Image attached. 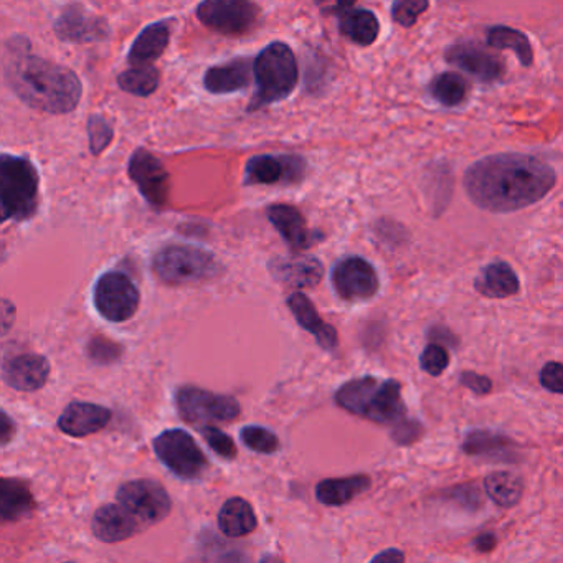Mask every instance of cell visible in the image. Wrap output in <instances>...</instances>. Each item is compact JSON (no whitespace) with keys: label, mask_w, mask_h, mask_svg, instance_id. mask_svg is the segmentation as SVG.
<instances>
[{"label":"cell","mask_w":563,"mask_h":563,"mask_svg":"<svg viewBox=\"0 0 563 563\" xmlns=\"http://www.w3.org/2000/svg\"><path fill=\"white\" fill-rule=\"evenodd\" d=\"M555 184L552 166L520 153L483 157L471 164L463 177L471 202L493 213L527 209L549 196Z\"/></svg>","instance_id":"6da1fadb"},{"label":"cell","mask_w":563,"mask_h":563,"mask_svg":"<svg viewBox=\"0 0 563 563\" xmlns=\"http://www.w3.org/2000/svg\"><path fill=\"white\" fill-rule=\"evenodd\" d=\"M4 80L22 103L55 117L77 110L84 97L78 75L57 62L35 55L31 41L25 37L5 42Z\"/></svg>","instance_id":"7a4b0ae2"},{"label":"cell","mask_w":563,"mask_h":563,"mask_svg":"<svg viewBox=\"0 0 563 563\" xmlns=\"http://www.w3.org/2000/svg\"><path fill=\"white\" fill-rule=\"evenodd\" d=\"M338 407L378 424H397L407 415L400 382L361 377L345 382L334 397Z\"/></svg>","instance_id":"3957f363"},{"label":"cell","mask_w":563,"mask_h":563,"mask_svg":"<svg viewBox=\"0 0 563 563\" xmlns=\"http://www.w3.org/2000/svg\"><path fill=\"white\" fill-rule=\"evenodd\" d=\"M255 97L250 101L249 113L263 110L286 100L298 87L299 67L295 52L285 42L266 45L253 60Z\"/></svg>","instance_id":"277c9868"},{"label":"cell","mask_w":563,"mask_h":563,"mask_svg":"<svg viewBox=\"0 0 563 563\" xmlns=\"http://www.w3.org/2000/svg\"><path fill=\"white\" fill-rule=\"evenodd\" d=\"M41 176L29 157L0 156V200L4 222H25L35 217L41 202Z\"/></svg>","instance_id":"5b68a950"},{"label":"cell","mask_w":563,"mask_h":563,"mask_svg":"<svg viewBox=\"0 0 563 563\" xmlns=\"http://www.w3.org/2000/svg\"><path fill=\"white\" fill-rule=\"evenodd\" d=\"M153 272L164 285H192L216 278L222 273V265L207 250L169 245L154 255Z\"/></svg>","instance_id":"8992f818"},{"label":"cell","mask_w":563,"mask_h":563,"mask_svg":"<svg viewBox=\"0 0 563 563\" xmlns=\"http://www.w3.org/2000/svg\"><path fill=\"white\" fill-rule=\"evenodd\" d=\"M154 453L161 463L184 481L202 479L210 463L192 434L180 428L163 431L154 438Z\"/></svg>","instance_id":"52a82bcc"},{"label":"cell","mask_w":563,"mask_h":563,"mask_svg":"<svg viewBox=\"0 0 563 563\" xmlns=\"http://www.w3.org/2000/svg\"><path fill=\"white\" fill-rule=\"evenodd\" d=\"M196 15L209 31L240 37L256 27L260 8L255 0H202L197 5Z\"/></svg>","instance_id":"ba28073f"},{"label":"cell","mask_w":563,"mask_h":563,"mask_svg":"<svg viewBox=\"0 0 563 563\" xmlns=\"http://www.w3.org/2000/svg\"><path fill=\"white\" fill-rule=\"evenodd\" d=\"M177 410L187 423L203 427L230 423L242 413L239 401L229 395H217L196 385L180 387L176 394Z\"/></svg>","instance_id":"9c48e42d"},{"label":"cell","mask_w":563,"mask_h":563,"mask_svg":"<svg viewBox=\"0 0 563 563\" xmlns=\"http://www.w3.org/2000/svg\"><path fill=\"white\" fill-rule=\"evenodd\" d=\"M93 302L101 318L110 322H126L140 309V289L124 273L108 272L95 285Z\"/></svg>","instance_id":"30bf717a"},{"label":"cell","mask_w":563,"mask_h":563,"mask_svg":"<svg viewBox=\"0 0 563 563\" xmlns=\"http://www.w3.org/2000/svg\"><path fill=\"white\" fill-rule=\"evenodd\" d=\"M118 503L123 504L144 527L163 522L173 509L166 487L156 479H134L121 484Z\"/></svg>","instance_id":"8fae6325"},{"label":"cell","mask_w":563,"mask_h":563,"mask_svg":"<svg viewBox=\"0 0 563 563\" xmlns=\"http://www.w3.org/2000/svg\"><path fill=\"white\" fill-rule=\"evenodd\" d=\"M308 163L298 154H260L245 166V186H298L305 180Z\"/></svg>","instance_id":"7c38bea8"},{"label":"cell","mask_w":563,"mask_h":563,"mask_svg":"<svg viewBox=\"0 0 563 563\" xmlns=\"http://www.w3.org/2000/svg\"><path fill=\"white\" fill-rule=\"evenodd\" d=\"M128 174L150 206L163 209L169 202L170 176L163 161L146 147H137L128 163Z\"/></svg>","instance_id":"4fadbf2b"},{"label":"cell","mask_w":563,"mask_h":563,"mask_svg":"<svg viewBox=\"0 0 563 563\" xmlns=\"http://www.w3.org/2000/svg\"><path fill=\"white\" fill-rule=\"evenodd\" d=\"M331 282L344 301H367L377 295L380 286L374 266L361 256L341 260L332 269Z\"/></svg>","instance_id":"5bb4252c"},{"label":"cell","mask_w":563,"mask_h":563,"mask_svg":"<svg viewBox=\"0 0 563 563\" xmlns=\"http://www.w3.org/2000/svg\"><path fill=\"white\" fill-rule=\"evenodd\" d=\"M54 32L62 42L68 44H93L110 37L107 19L93 14L81 4H70L54 22Z\"/></svg>","instance_id":"9a60e30c"},{"label":"cell","mask_w":563,"mask_h":563,"mask_svg":"<svg viewBox=\"0 0 563 563\" xmlns=\"http://www.w3.org/2000/svg\"><path fill=\"white\" fill-rule=\"evenodd\" d=\"M444 60L483 84H496L506 77V64L503 58L489 54L486 48L474 42L451 45L444 52Z\"/></svg>","instance_id":"2e32d148"},{"label":"cell","mask_w":563,"mask_h":563,"mask_svg":"<svg viewBox=\"0 0 563 563\" xmlns=\"http://www.w3.org/2000/svg\"><path fill=\"white\" fill-rule=\"evenodd\" d=\"M266 217L295 253L305 252L325 239L324 233L309 229L305 216L288 203L269 206L266 209Z\"/></svg>","instance_id":"e0dca14e"},{"label":"cell","mask_w":563,"mask_h":563,"mask_svg":"<svg viewBox=\"0 0 563 563\" xmlns=\"http://www.w3.org/2000/svg\"><path fill=\"white\" fill-rule=\"evenodd\" d=\"M51 377V362L41 354L12 355L2 365L5 385L18 391H37L45 387Z\"/></svg>","instance_id":"ac0fdd59"},{"label":"cell","mask_w":563,"mask_h":563,"mask_svg":"<svg viewBox=\"0 0 563 563\" xmlns=\"http://www.w3.org/2000/svg\"><path fill=\"white\" fill-rule=\"evenodd\" d=\"M95 537L104 543H118L144 530L137 517L121 503L107 504L95 512L91 522Z\"/></svg>","instance_id":"d6986e66"},{"label":"cell","mask_w":563,"mask_h":563,"mask_svg":"<svg viewBox=\"0 0 563 563\" xmlns=\"http://www.w3.org/2000/svg\"><path fill=\"white\" fill-rule=\"evenodd\" d=\"M463 451L467 456H477L490 463L516 464L522 460L517 441L489 430L471 431L464 438Z\"/></svg>","instance_id":"ffe728a7"},{"label":"cell","mask_w":563,"mask_h":563,"mask_svg":"<svg viewBox=\"0 0 563 563\" xmlns=\"http://www.w3.org/2000/svg\"><path fill=\"white\" fill-rule=\"evenodd\" d=\"M253 60L236 57L223 64L213 65L203 75V88L210 95H232L246 90L252 84Z\"/></svg>","instance_id":"44dd1931"},{"label":"cell","mask_w":563,"mask_h":563,"mask_svg":"<svg viewBox=\"0 0 563 563\" xmlns=\"http://www.w3.org/2000/svg\"><path fill=\"white\" fill-rule=\"evenodd\" d=\"M111 417V410L101 405L74 401L58 418V428L68 437L87 438L103 430Z\"/></svg>","instance_id":"7402d4cb"},{"label":"cell","mask_w":563,"mask_h":563,"mask_svg":"<svg viewBox=\"0 0 563 563\" xmlns=\"http://www.w3.org/2000/svg\"><path fill=\"white\" fill-rule=\"evenodd\" d=\"M268 269L276 282L292 288H314L324 276V266L314 256L275 258L269 263Z\"/></svg>","instance_id":"603a6c76"},{"label":"cell","mask_w":563,"mask_h":563,"mask_svg":"<svg viewBox=\"0 0 563 563\" xmlns=\"http://www.w3.org/2000/svg\"><path fill=\"white\" fill-rule=\"evenodd\" d=\"M289 311L295 316L296 322L309 334L314 335L316 342L324 351H334L339 345V335L334 325L325 322L319 316L318 309L305 292H292L288 298Z\"/></svg>","instance_id":"cb8c5ba5"},{"label":"cell","mask_w":563,"mask_h":563,"mask_svg":"<svg viewBox=\"0 0 563 563\" xmlns=\"http://www.w3.org/2000/svg\"><path fill=\"white\" fill-rule=\"evenodd\" d=\"M170 21L154 22L143 29L140 35L134 38L130 52H128V64L153 65L163 57L164 52L169 47Z\"/></svg>","instance_id":"d4e9b609"},{"label":"cell","mask_w":563,"mask_h":563,"mask_svg":"<svg viewBox=\"0 0 563 563\" xmlns=\"http://www.w3.org/2000/svg\"><path fill=\"white\" fill-rule=\"evenodd\" d=\"M338 21L339 32L358 47H371L380 35V22L377 15L367 9L352 5L338 15Z\"/></svg>","instance_id":"484cf974"},{"label":"cell","mask_w":563,"mask_h":563,"mask_svg":"<svg viewBox=\"0 0 563 563\" xmlns=\"http://www.w3.org/2000/svg\"><path fill=\"white\" fill-rule=\"evenodd\" d=\"M35 509L31 486L18 477H2L0 481V517L2 522H18Z\"/></svg>","instance_id":"4316f807"},{"label":"cell","mask_w":563,"mask_h":563,"mask_svg":"<svg viewBox=\"0 0 563 563\" xmlns=\"http://www.w3.org/2000/svg\"><path fill=\"white\" fill-rule=\"evenodd\" d=\"M474 286L486 298H510L520 291L519 276L506 262H494L483 268Z\"/></svg>","instance_id":"83f0119b"},{"label":"cell","mask_w":563,"mask_h":563,"mask_svg":"<svg viewBox=\"0 0 563 563\" xmlns=\"http://www.w3.org/2000/svg\"><path fill=\"white\" fill-rule=\"evenodd\" d=\"M367 474H354L347 477H329L316 486V497L324 506H344L354 500L358 494L371 487Z\"/></svg>","instance_id":"f1b7e54d"},{"label":"cell","mask_w":563,"mask_h":563,"mask_svg":"<svg viewBox=\"0 0 563 563\" xmlns=\"http://www.w3.org/2000/svg\"><path fill=\"white\" fill-rule=\"evenodd\" d=\"M258 526L252 504L243 497H230L219 512V529L227 537H245Z\"/></svg>","instance_id":"f546056e"},{"label":"cell","mask_w":563,"mask_h":563,"mask_svg":"<svg viewBox=\"0 0 563 563\" xmlns=\"http://www.w3.org/2000/svg\"><path fill=\"white\" fill-rule=\"evenodd\" d=\"M486 41L490 48L514 52L523 67H532L533 48L523 32L506 27V25H496V27L487 29Z\"/></svg>","instance_id":"4dcf8cb0"},{"label":"cell","mask_w":563,"mask_h":563,"mask_svg":"<svg viewBox=\"0 0 563 563\" xmlns=\"http://www.w3.org/2000/svg\"><path fill=\"white\" fill-rule=\"evenodd\" d=\"M431 98L446 108L461 107L470 95V85L466 78L454 71H444L437 75L428 85Z\"/></svg>","instance_id":"1f68e13d"},{"label":"cell","mask_w":563,"mask_h":563,"mask_svg":"<svg viewBox=\"0 0 563 563\" xmlns=\"http://www.w3.org/2000/svg\"><path fill=\"white\" fill-rule=\"evenodd\" d=\"M161 85V74L154 65H133L118 75V87L133 97L147 98L156 93Z\"/></svg>","instance_id":"d6a6232c"},{"label":"cell","mask_w":563,"mask_h":563,"mask_svg":"<svg viewBox=\"0 0 563 563\" xmlns=\"http://www.w3.org/2000/svg\"><path fill=\"white\" fill-rule=\"evenodd\" d=\"M484 489L487 496L497 504V506L509 507L517 506L523 493L522 479L517 474L500 471L493 473L484 479Z\"/></svg>","instance_id":"836d02e7"},{"label":"cell","mask_w":563,"mask_h":563,"mask_svg":"<svg viewBox=\"0 0 563 563\" xmlns=\"http://www.w3.org/2000/svg\"><path fill=\"white\" fill-rule=\"evenodd\" d=\"M88 146L93 156H100L114 140V126L103 114H90L87 123Z\"/></svg>","instance_id":"e575fe53"},{"label":"cell","mask_w":563,"mask_h":563,"mask_svg":"<svg viewBox=\"0 0 563 563\" xmlns=\"http://www.w3.org/2000/svg\"><path fill=\"white\" fill-rule=\"evenodd\" d=\"M240 440L249 450L260 454H273L279 450V440L268 428L249 424L240 431Z\"/></svg>","instance_id":"d590c367"},{"label":"cell","mask_w":563,"mask_h":563,"mask_svg":"<svg viewBox=\"0 0 563 563\" xmlns=\"http://www.w3.org/2000/svg\"><path fill=\"white\" fill-rule=\"evenodd\" d=\"M430 8V0H394L391 19L395 24L411 29Z\"/></svg>","instance_id":"8d00e7d4"},{"label":"cell","mask_w":563,"mask_h":563,"mask_svg":"<svg viewBox=\"0 0 563 563\" xmlns=\"http://www.w3.org/2000/svg\"><path fill=\"white\" fill-rule=\"evenodd\" d=\"M87 354L91 361L100 365L117 364L123 355V347L118 342L111 341L104 335H93L88 341Z\"/></svg>","instance_id":"74e56055"},{"label":"cell","mask_w":563,"mask_h":563,"mask_svg":"<svg viewBox=\"0 0 563 563\" xmlns=\"http://www.w3.org/2000/svg\"><path fill=\"white\" fill-rule=\"evenodd\" d=\"M200 433H202L203 440H206V443L209 444L213 453L219 454L223 460H235L239 450H236L235 441L229 434L223 433V431L212 427V424L200 427Z\"/></svg>","instance_id":"f35d334b"},{"label":"cell","mask_w":563,"mask_h":563,"mask_svg":"<svg viewBox=\"0 0 563 563\" xmlns=\"http://www.w3.org/2000/svg\"><path fill=\"white\" fill-rule=\"evenodd\" d=\"M450 365V354L446 347L441 344H428L420 355L421 371L427 372L431 377H440Z\"/></svg>","instance_id":"ab89813d"},{"label":"cell","mask_w":563,"mask_h":563,"mask_svg":"<svg viewBox=\"0 0 563 563\" xmlns=\"http://www.w3.org/2000/svg\"><path fill=\"white\" fill-rule=\"evenodd\" d=\"M540 384L552 394L563 395V364L549 362L540 372Z\"/></svg>","instance_id":"60d3db41"},{"label":"cell","mask_w":563,"mask_h":563,"mask_svg":"<svg viewBox=\"0 0 563 563\" xmlns=\"http://www.w3.org/2000/svg\"><path fill=\"white\" fill-rule=\"evenodd\" d=\"M423 427L418 421L404 418V420L395 424L391 438L401 446H408V444L415 443L423 434Z\"/></svg>","instance_id":"b9f144b4"},{"label":"cell","mask_w":563,"mask_h":563,"mask_svg":"<svg viewBox=\"0 0 563 563\" xmlns=\"http://www.w3.org/2000/svg\"><path fill=\"white\" fill-rule=\"evenodd\" d=\"M460 382L463 387L470 388L476 395H487L493 390V382L486 375L476 374V372H463L460 375Z\"/></svg>","instance_id":"7bdbcfd3"},{"label":"cell","mask_w":563,"mask_h":563,"mask_svg":"<svg viewBox=\"0 0 563 563\" xmlns=\"http://www.w3.org/2000/svg\"><path fill=\"white\" fill-rule=\"evenodd\" d=\"M314 4L321 8L322 14H331L338 18L342 11L355 5V0H314Z\"/></svg>","instance_id":"ee69618b"},{"label":"cell","mask_w":563,"mask_h":563,"mask_svg":"<svg viewBox=\"0 0 563 563\" xmlns=\"http://www.w3.org/2000/svg\"><path fill=\"white\" fill-rule=\"evenodd\" d=\"M0 431H2V444H9V441L14 438L15 434V423L11 417H9L5 411H2V427H0Z\"/></svg>","instance_id":"f6af8a7d"},{"label":"cell","mask_w":563,"mask_h":563,"mask_svg":"<svg viewBox=\"0 0 563 563\" xmlns=\"http://www.w3.org/2000/svg\"><path fill=\"white\" fill-rule=\"evenodd\" d=\"M405 555L400 552V550H385V552L378 553V555H375L374 559H372V562H404Z\"/></svg>","instance_id":"bcb514c9"},{"label":"cell","mask_w":563,"mask_h":563,"mask_svg":"<svg viewBox=\"0 0 563 563\" xmlns=\"http://www.w3.org/2000/svg\"><path fill=\"white\" fill-rule=\"evenodd\" d=\"M474 547H476L479 552H490V550L496 547V537H494L493 533H483V536L474 540Z\"/></svg>","instance_id":"7dc6e473"},{"label":"cell","mask_w":563,"mask_h":563,"mask_svg":"<svg viewBox=\"0 0 563 563\" xmlns=\"http://www.w3.org/2000/svg\"><path fill=\"white\" fill-rule=\"evenodd\" d=\"M2 324H4V334L8 332L9 318H15V308L9 302V299L2 301Z\"/></svg>","instance_id":"c3c4849f"}]
</instances>
